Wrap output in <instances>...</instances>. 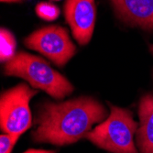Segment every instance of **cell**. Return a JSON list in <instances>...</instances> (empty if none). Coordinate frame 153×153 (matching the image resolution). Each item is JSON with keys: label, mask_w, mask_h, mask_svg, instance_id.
I'll return each instance as SVG.
<instances>
[{"label": "cell", "mask_w": 153, "mask_h": 153, "mask_svg": "<svg viewBox=\"0 0 153 153\" xmlns=\"http://www.w3.org/2000/svg\"><path fill=\"white\" fill-rule=\"evenodd\" d=\"M151 51H153V46H151Z\"/></svg>", "instance_id": "14"}, {"label": "cell", "mask_w": 153, "mask_h": 153, "mask_svg": "<svg viewBox=\"0 0 153 153\" xmlns=\"http://www.w3.org/2000/svg\"><path fill=\"white\" fill-rule=\"evenodd\" d=\"M102 105L89 97L61 104L47 103L39 114L38 128L32 133L37 142L67 145L86 137L93 125L105 119Z\"/></svg>", "instance_id": "1"}, {"label": "cell", "mask_w": 153, "mask_h": 153, "mask_svg": "<svg viewBox=\"0 0 153 153\" xmlns=\"http://www.w3.org/2000/svg\"><path fill=\"white\" fill-rule=\"evenodd\" d=\"M37 94L29 85L20 83L4 92L0 100V127L6 134L21 135L31 126L30 101Z\"/></svg>", "instance_id": "4"}, {"label": "cell", "mask_w": 153, "mask_h": 153, "mask_svg": "<svg viewBox=\"0 0 153 153\" xmlns=\"http://www.w3.org/2000/svg\"><path fill=\"white\" fill-rule=\"evenodd\" d=\"M27 48L45 55L58 66L64 65L75 53V46L65 29L50 26L36 30L25 39Z\"/></svg>", "instance_id": "5"}, {"label": "cell", "mask_w": 153, "mask_h": 153, "mask_svg": "<svg viewBox=\"0 0 153 153\" xmlns=\"http://www.w3.org/2000/svg\"><path fill=\"white\" fill-rule=\"evenodd\" d=\"M16 39L13 34L6 29L0 31V59L1 62L9 61L15 56Z\"/></svg>", "instance_id": "9"}, {"label": "cell", "mask_w": 153, "mask_h": 153, "mask_svg": "<svg viewBox=\"0 0 153 153\" xmlns=\"http://www.w3.org/2000/svg\"><path fill=\"white\" fill-rule=\"evenodd\" d=\"M5 74L21 77L33 87L42 89L56 99H62L74 90L69 81L53 70L48 62L26 52H19L7 62Z\"/></svg>", "instance_id": "2"}, {"label": "cell", "mask_w": 153, "mask_h": 153, "mask_svg": "<svg viewBox=\"0 0 153 153\" xmlns=\"http://www.w3.org/2000/svg\"><path fill=\"white\" fill-rule=\"evenodd\" d=\"M20 135L5 134L0 137V153H10Z\"/></svg>", "instance_id": "11"}, {"label": "cell", "mask_w": 153, "mask_h": 153, "mask_svg": "<svg viewBox=\"0 0 153 153\" xmlns=\"http://www.w3.org/2000/svg\"><path fill=\"white\" fill-rule=\"evenodd\" d=\"M111 2L125 21L153 30V0H111Z\"/></svg>", "instance_id": "7"}, {"label": "cell", "mask_w": 153, "mask_h": 153, "mask_svg": "<svg viewBox=\"0 0 153 153\" xmlns=\"http://www.w3.org/2000/svg\"><path fill=\"white\" fill-rule=\"evenodd\" d=\"M137 128L130 111L111 106L108 118L90 131L86 137L94 145L113 153H137L133 141Z\"/></svg>", "instance_id": "3"}, {"label": "cell", "mask_w": 153, "mask_h": 153, "mask_svg": "<svg viewBox=\"0 0 153 153\" xmlns=\"http://www.w3.org/2000/svg\"><path fill=\"white\" fill-rule=\"evenodd\" d=\"M24 153H55L53 150H44V149H30Z\"/></svg>", "instance_id": "12"}, {"label": "cell", "mask_w": 153, "mask_h": 153, "mask_svg": "<svg viewBox=\"0 0 153 153\" xmlns=\"http://www.w3.org/2000/svg\"><path fill=\"white\" fill-rule=\"evenodd\" d=\"M64 15L75 39L82 45L87 44L94 29V0H67Z\"/></svg>", "instance_id": "6"}, {"label": "cell", "mask_w": 153, "mask_h": 153, "mask_svg": "<svg viewBox=\"0 0 153 153\" xmlns=\"http://www.w3.org/2000/svg\"><path fill=\"white\" fill-rule=\"evenodd\" d=\"M2 2H18L20 1V0H1Z\"/></svg>", "instance_id": "13"}, {"label": "cell", "mask_w": 153, "mask_h": 153, "mask_svg": "<svg viewBox=\"0 0 153 153\" xmlns=\"http://www.w3.org/2000/svg\"><path fill=\"white\" fill-rule=\"evenodd\" d=\"M138 116L140 127L137 130V146L141 153H153V94L141 98Z\"/></svg>", "instance_id": "8"}, {"label": "cell", "mask_w": 153, "mask_h": 153, "mask_svg": "<svg viewBox=\"0 0 153 153\" xmlns=\"http://www.w3.org/2000/svg\"><path fill=\"white\" fill-rule=\"evenodd\" d=\"M36 13L37 15L45 20H54L56 19L60 15L59 8L50 3H39L36 7Z\"/></svg>", "instance_id": "10"}]
</instances>
